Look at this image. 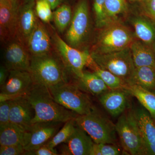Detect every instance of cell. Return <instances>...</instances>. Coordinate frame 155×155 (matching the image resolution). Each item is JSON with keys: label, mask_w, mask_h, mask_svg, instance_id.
<instances>
[{"label": "cell", "mask_w": 155, "mask_h": 155, "mask_svg": "<svg viewBox=\"0 0 155 155\" xmlns=\"http://www.w3.org/2000/svg\"><path fill=\"white\" fill-rule=\"evenodd\" d=\"M33 84V79L28 71H10L7 81L1 87L0 102L26 95Z\"/></svg>", "instance_id": "cell-10"}, {"label": "cell", "mask_w": 155, "mask_h": 155, "mask_svg": "<svg viewBox=\"0 0 155 155\" xmlns=\"http://www.w3.org/2000/svg\"><path fill=\"white\" fill-rule=\"evenodd\" d=\"M97 65L122 78L127 85L134 84L135 68L130 47L105 54L90 53Z\"/></svg>", "instance_id": "cell-3"}, {"label": "cell", "mask_w": 155, "mask_h": 155, "mask_svg": "<svg viewBox=\"0 0 155 155\" xmlns=\"http://www.w3.org/2000/svg\"><path fill=\"white\" fill-rule=\"evenodd\" d=\"M60 155L55 148H51L45 144L37 148L25 151L24 155Z\"/></svg>", "instance_id": "cell-35"}, {"label": "cell", "mask_w": 155, "mask_h": 155, "mask_svg": "<svg viewBox=\"0 0 155 155\" xmlns=\"http://www.w3.org/2000/svg\"><path fill=\"white\" fill-rule=\"evenodd\" d=\"M77 125L69 138L60 147V155H90L93 140Z\"/></svg>", "instance_id": "cell-14"}, {"label": "cell", "mask_w": 155, "mask_h": 155, "mask_svg": "<svg viewBox=\"0 0 155 155\" xmlns=\"http://www.w3.org/2000/svg\"><path fill=\"white\" fill-rule=\"evenodd\" d=\"M5 66L9 71L29 72L31 57L26 48L19 41L14 40L6 46L4 54Z\"/></svg>", "instance_id": "cell-13"}, {"label": "cell", "mask_w": 155, "mask_h": 155, "mask_svg": "<svg viewBox=\"0 0 155 155\" xmlns=\"http://www.w3.org/2000/svg\"><path fill=\"white\" fill-rule=\"evenodd\" d=\"M35 8L37 16L43 22L48 23L53 19L52 9L46 0H35Z\"/></svg>", "instance_id": "cell-31"}, {"label": "cell", "mask_w": 155, "mask_h": 155, "mask_svg": "<svg viewBox=\"0 0 155 155\" xmlns=\"http://www.w3.org/2000/svg\"><path fill=\"white\" fill-rule=\"evenodd\" d=\"M23 0L0 1V33L2 40L15 37L19 10Z\"/></svg>", "instance_id": "cell-11"}, {"label": "cell", "mask_w": 155, "mask_h": 155, "mask_svg": "<svg viewBox=\"0 0 155 155\" xmlns=\"http://www.w3.org/2000/svg\"><path fill=\"white\" fill-rule=\"evenodd\" d=\"M25 150L22 144L0 147L1 155H24Z\"/></svg>", "instance_id": "cell-34"}, {"label": "cell", "mask_w": 155, "mask_h": 155, "mask_svg": "<svg viewBox=\"0 0 155 155\" xmlns=\"http://www.w3.org/2000/svg\"><path fill=\"white\" fill-rule=\"evenodd\" d=\"M51 5L53 10H54L61 5L63 0H46Z\"/></svg>", "instance_id": "cell-38"}, {"label": "cell", "mask_w": 155, "mask_h": 155, "mask_svg": "<svg viewBox=\"0 0 155 155\" xmlns=\"http://www.w3.org/2000/svg\"><path fill=\"white\" fill-rule=\"evenodd\" d=\"M105 2L106 0H93V5L96 25L99 28H102L112 22L106 15Z\"/></svg>", "instance_id": "cell-30"}, {"label": "cell", "mask_w": 155, "mask_h": 155, "mask_svg": "<svg viewBox=\"0 0 155 155\" xmlns=\"http://www.w3.org/2000/svg\"><path fill=\"white\" fill-rule=\"evenodd\" d=\"M73 17L71 7L67 4L61 5L53 13V19L56 28L61 33L70 25Z\"/></svg>", "instance_id": "cell-27"}, {"label": "cell", "mask_w": 155, "mask_h": 155, "mask_svg": "<svg viewBox=\"0 0 155 155\" xmlns=\"http://www.w3.org/2000/svg\"><path fill=\"white\" fill-rule=\"evenodd\" d=\"M27 132L25 128L11 122L0 125V145L7 146L22 144L24 147Z\"/></svg>", "instance_id": "cell-22"}, {"label": "cell", "mask_w": 155, "mask_h": 155, "mask_svg": "<svg viewBox=\"0 0 155 155\" xmlns=\"http://www.w3.org/2000/svg\"><path fill=\"white\" fill-rule=\"evenodd\" d=\"M75 125L76 123L75 119L67 121L61 130H59L46 144L51 148H55L58 146L64 143L67 141L73 133Z\"/></svg>", "instance_id": "cell-28"}, {"label": "cell", "mask_w": 155, "mask_h": 155, "mask_svg": "<svg viewBox=\"0 0 155 155\" xmlns=\"http://www.w3.org/2000/svg\"><path fill=\"white\" fill-rule=\"evenodd\" d=\"M136 1H144V0H136Z\"/></svg>", "instance_id": "cell-41"}, {"label": "cell", "mask_w": 155, "mask_h": 155, "mask_svg": "<svg viewBox=\"0 0 155 155\" xmlns=\"http://www.w3.org/2000/svg\"><path fill=\"white\" fill-rule=\"evenodd\" d=\"M153 48L154 51L155 55V44L153 45Z\"/></svg>", "instance_id": "cell-40"}, {"label": "cell", "mask_w": 155, "mask_h": 155, "mask_svg": "<svg viewBox=\"0 0 155 155\" xmlns=\"http://www.w3.org/2000/svg\"><path fill=\"white\" fill-rule=\"evenodd\" d=\"M75 120L76 125L83 129L95 143H116L115 125L95 108L88 114L76 116Z\"/></svg>", "instance_id": "cell-4"}, {"label": "cell", "mask_w": 155, "mask_h": 155, "mask_svg": "<svg viewBox=\"0 0 155 155\" xmlns=\"http://www.w3.org/2000/svg\"><path fill=\"white\" fill-rule=\"evenodd\" d=\"M11 100L0 102V125L10 122Z\"/></svg>", "instance_id": "cell-33"}, {"label": "cell", "mask_w": 155, "mask_h": 155, "mask_svg": "<svg viewBox=\"0 0 155 155\" xmlns=\"http://www.w3.org/2000/svg\"><path fill=\"white\" fill-rule=\"evenodd\" d=\"M35 2V0H23V4Z\"/></svg>", "instance_id": "cell-39"}, {"label": "cell", "mask_w": 155, "mask_h": 155, "mask_svg": "<svg viewBox=\"0 0 155 155\" xmlns=\"http://www.w3.org/2000/svg\"><path fill=\"white\" fill-rule=\"evenodd\" d=\"M54 45L67 71L75 75L78 78L82 76L84 68L87 66L91 58L90 53L81 51L69 45L60 37L58 33L53 35Z\"/></svg>", "instance_id": "cell-8"}, {"label": "cell", "mask_w": 155, "mask_h": 155, "mask_svg": "<svg viewBox=\"0 0 155 155\" xmlns=\"http://www.w3.org/2000/svg\"><path fill=\"white\" fill-rule=\"evenodd\" d=\"M131 23L139 40L153 46L155 44V21L146 15L132 17Z\"/></svg>", "instance_id": "cell-21"}, {"label": "cell", "mask_w": 155, "mask_h": 155, "mask_svg": "<svg viewBox=\"0 0 155 155\" xmlns=\"http://www.w3.org/2000/svg\"><path fill=\"white\" fill-rule=\"evenodd\" d=\"M10 71L5 66H1L0 68V85L2 86L5 83L9 75Z\"/></svg>", "instance_id": "cell-37"}, {"label": "cell", "mask_w": 155, "mask_h": 155, "mask_svg": "<svg viewBox=\"0 0 155 155\" xmlns=\"http://www.w3.org/2000/svg\"><path fill=\"white\" fill-rule=\"evenodd\" d=\"M48 87L58 104L78 115H86L94 108L88 96L77 85L64 82Z\"/></svg>", "instance_id": "cell-5"}, {"label": "cell", "mask_w": 155, "mask_h": 155, "mask_svg": "<svg viewBox=\"0 0 155 155\" xmlns=\"http://www.w3.org/2000/svg\"><path fill=\"white\" fill-rule=\"evenodd\" d=\"M136 68L149 66L155 68V55L153 46L140 40H134L130 46Z\"/></svg>", "instance_id": "cell-20"}, {"label": "cell", "mask_w": 155, "mask_h": 155, "mask_svg": "<svg viewBox=\"0 0 155 155\" xmlns=\"http://www.w3.org/2000/svg\"><path fill=\"white\" fill-rule=\"evenodd\" d=\"M143 4L144 15L155 21V0H144Z\"/></svg>", "instance_id": "cell-36"}, {"label": "cell", "mask_w": 155, "mask_h": 155, "mask_svg": "<svg viewBox=\"0 0 155 155\" xmlns=\"http://www.w3.org/2000/svg\"><path fill=\"white\" fill-rule=\"evenodd\" d=\"M67 69L61 58L52 54L31 57L29 72L34 83L49 87L68 82Z\"/></svg>", "instance_id": "cell-2"}, {"label": "cell", "mask_w": 155, "mask_h": 155, "mask_svg": "<svg viewBox=\"0 0 155 155\" xmlns=\"http://www.w3.org/2000/svg\"><path fill=\"white\" fill-rule=\"evenodd\" d=\"M125 10V0H106V14L111 22L116 20L117 16L123 13Z\"/></svg>", "instance_id": "cell-29"}, {"label": "cell", "mask_w": 155, "mask_h": 155, "mask_svg": "<svg viewBox=\"0 0 155 155\" xmlns=\"http://www.w3.org/2000/svg\"><path fill=\"white\" fill-rule=\"evenodd\" d=\"M26 49L31 57L44 56L51 53L52 42L49 34L38 19L28 38Z\"/></svg>", "instance_id": "cell-17"}, {"label": "cell", "mask_w": 155, "mask_h": 155, "mask_svg": "<svg viewBox=\"0 0 155 155\" xmlns=\"http://www.w3.org/2000/svg\"><path fill=\"white\" fill-rule=\"evenodd\" d=\"M87 66L102 79L110 90H124L125 86L127 85L122 78L110 71L99 67L92 57Z\"/></svg>", "instance_id": "cell-25"}, {"label": "cell", "mask_w": 155, "mask_h": 155, "mask_svg": "<svg viewBox=\"0 0 155 155\" xmlns=\"http://www.w3.org/2000/svg\"><path fill=\"white\" fill-rule=\"evenodd\" d=\"M35 112L26 95L11 100L10 120L11 123L21 126L26 130L31 125Z\"/></svg>", "instance_id": "cell-18"}, {"label": "cell", "mask_w": 155, "mask_h": 155, "mask_svg": "<svg viewBox=\"0 0 155 155\" xmlns=\"http://www.w3.org/2000/svg\"><path fill=\"white\" fill-rule=\"evenodd\" d=\"M124 90L135 97L147 110L152 118L155 119V93L137 85H126Z\"/></svg>", "instance_id": "cell-24"}, {"label": "cell", "mask_w": 155, "mask_h": 155, "mask_svg": "<svg viewBox=\"0 0 155 155\" xmlns=\"http://www.w3.org/2000/svg\"><path fill=\"white\" fill-rule=\"evenodd\" d=\"M115 128L124 150L132 155H146L133 112L120 116Z\"/></svg>", "instance_id": "cell-7"}, {"label": "cell", "mask_w": 155, "mask_h": 155, "mask_svg": "<svg viewBox=\"0 0 155 155\" xmlns=\"http://www.w3.org/2000/svg\"><path fill=\"white\" fill-rule=\"evenodd\" d=\"M147 155H155V125L147 111L137 108L133 111Z\"/></svg>", "instance_id": "cell-15"}, {"label": "cell", "mask_w": 155, "mask_h": 155, "mask_svg": "<svg viewBox=\"0 0 155 155\" xmlns=\"http://www.w3.org/2000/svg\"><path fill=\"white\" fill-rule=\"evenodd\" d=\"M134 81V84L148 90L155 89V68L149 66L135 68Z\"/></svg>", "instance_id": "cell-26"}, {"label": "cell", "mask_w": 155, "mask_h": 155, "mask_svg": "<svg viewBox=\"0 0 155 155\" xmlns=\"http://www.w3.org/2000/svg\"><path fill=\"white\" fill-rule=\"evenodd\" d=\"M90 27V14L87 0L77 3L70 25L66 34V42L78 48L85 41Z\"/></svg>", "instance_id": "cell-9"}, {"label": "cell", "mask_w": 155, "mask_h": 155, "mask_svg": "<svg viewBox=\"0 0 155 155\" xmlns=\"http://www.w3.org/2000/svg\"><path fill=\"white\" fill-rule=\"evenodd\" d=\"M63 122H42L31 124L27 130L24 148L25 151L45 144L59 131Z\"/></svg>", "instance_id": "cell-12"}, {"label": "cell", "mask_w": 155, "mask_h": 155, "mask_svg": "<svg viewBox=\"0 0 155 155\" xmlns=\"http://www.w3.org/2000/svg\"><path fill=\"white\" fill-rule=\"evenodd\" d=\"M78 79V87L93 95H100L110 90L102 79L93 72L84 71L82 76Z\"/></svg>", "instance_id": "cell-23"}, {"label": "cell", "mask_w": 155, "mask_h": 155, "mask_svg": "<svg viewBox=\"0 0 155 155\" xmlns=\"http://www.w3.org/2000/svg\"><path fill=\"white\" fill-rule=\"evenodd\" d=\"M127 93L124 90H110L100 95L99 100L111 116L117 117L125 110L127 106Z\"/></svg>", "instance_id": "cell-19"}, {"label": "cell", "mask_w": 155, "mask_h": 155, "mask_svg": "<svg viewBox=\"0 0 155 155\" xmlns=\"http://www.w3.org/2000/svg\"><path fill=\"white\" fill-rule=\"evenodd\" d=\"M121 151L114 144L94 143L90 155H119Z\"/></svg>", "instance_id": "cell-32"}, {"label": "cell", "mask_w": 155, "mask_h": 155, "mask_svg": "<svg viewBox=\"0 0 155 155\" xmlns=\"http://www.w3.org/2000/svg\"><path fill=\"white\" fill-rule=\"evenodd\" d=\"M26 96L35 112L32 124L42 122L65 123L76 117L75 113L56 101L47 87L34 83Z\"/></svg>", "instance_id": "cell-1"}, {"label": "cell", "mask_w": 155, "mask_h": 155, "mask_svg": "<svg viewBox=\"0 0 155 155\" xmlns=\"http://www.w3.org/2000/svg\"><path fill=\"white\" fill-rule=\"evenodd\" d=\"M92 52L105 54L130 47L134 40L130 30L116 20L102 28Z\"/></svg>", "instance_id": "cell-6"}, {"label": "cell", "mask_w": 155, "mask_h": 155, "mask_svg": "<svg viewBox=\"0 0 155 155\" xmlns=\"http://www.w3.org/2000/svg\"><path fill=\"white\" fill-rule=\"evenodd\" d=\"M35 2L23 3L19 10L17 20L15 37L26 48L28 38L38 21L35 8Z\"/></svg>", "instance_id": "cell-16"}]
</instances>
